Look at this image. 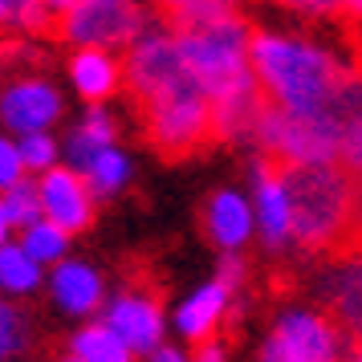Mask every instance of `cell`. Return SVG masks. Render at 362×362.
<instances>
[{"instance_id": "obj_5", "label": "cell", "mask_w": 362, "mask_h": 362, "mask_svg": "<svg viewBox=\"0 0 362 362\" xmlns=\"http://www.w3.org/2000/svg\"><path fill=\"white\" fill-rule=\"evenodd\" d=\"M342 127L346 122L334 115H293L264 98L252 139L264 155L285 159V163H338Z\"/></svg>"}, {"instance_id": "obj_18", "label": "cell", "mask_w": 362, "mask_h": 362, "mask_svg": "<svg viewBox=\"0 0 362 362\" xmlns=\"http://www.w3.org/2000/svg\"><path fill=\"white\" fill-rule=\"evenodd\" d=\"M53 293L69 313H94L102 305V281L86 264H62L53 273Z\"/></svg>"}, {"instance_id": "obj_12", "label": "cell", "mask_w": 362, "mask_h": 362, "mask_svg": "<svg viewBox=\"0 0 362 362\" xmlns=\"http://www.w3.org/2000/svg\"><path fill=\"white\" fill-rule=\"evenodd\" d=\"M208 102H212V143H240V139H252L257 115L264 106V90L257 74H248L245 82H236L232 90Z\"/></svg>"}, {"instance_id": "obj_25", "label": "cell", "mask_w": 362, "mask_h": 362, "mask_svg": "<svg viewBox=\"0 0 362 362\" xmlns=\"http://www.w3.org/2000/svg\"><path fill=\"white\" fill-rule=\"evenodd\" d=\"M17 350H25V322L13 305L0 301V358H8Z\"/></svg>"}, {"instance_id": "obj_6", "label": "cell", "mask_w": 362, "mask_h": 362, "mask_svg": "<svg viewBox=\"0 0 362 362\" xmlns=\"http://www.w3.org/2000/svg\"><path fill=\"white\" fill-rule=\"evenodd\" d=\"M143 33H147V8L139 0H74L66 13H53L45 41L127 49Z\"/></svg>"}, {"instance_id": "obj_32", "label": "cell", "mask_w": 362, "mask_h": 362, "mask_svg": "<svg viewBox=\"0 0 362 362\" xmlns=\"http://www.w3.org/2000/svg\"><path fill=\"white\" fill-rule=\"evenodd\" d=\"M45 4H49L53 13H66V8H69V4H74V0H45Z\"/></svg>"}, {"instance_id": "obj_34", "label": "cell", "mask_w": 362, "mask_h": 362, "mask_svg": "<svg viewBox=\"0 0 362 362\" xmlns=\"http://www.w3.org/2000/svg\"><path fill=\"white\" fill-rule=\"evenodd\" d=\"M228 4H232V0H228Z\"/></svg>"}, {"instance_id": "obj_19", "label": "cell", "mask_w": 362, "mask_h": 362, "mask_svg": "<svg viewBox=\"0 0 362 362\" xmlns=\"http://www.w3.org/2000/svg\"><path fill=\"white\" fill-rule=\"evenodd\" d=\"M66 354L69 358H82V362H127L134 350L122 342L110 326H86L69 338Z\"/></svg>"}, {"instance_id": "obj_14", "label": "cell", "mask_w": 362, "mask_h": 362, "mask_svg": "<svg viewBox=\"0 0 362 362\" xmlns=\"http://www.w3.org/2000/svg\"><path fill=\"white\" fill-rule=\"evenodd\" d=\"M199 224H204V236H208L216 248L236 252V248L252 236L257 216H252V208H248L236 192H216V196H208V204H204Z\"/></svg>"}, {"instance_id": "obj_23", "label": "cell", "mask_w": 362, "mask_h": 362, "mask_svg": "<svg viewBox=\"0 0 362 362\" xmlns=\"http://www.w3.org/2000/svg\"><path fill=\"white\" fill-rule=\"evenodd\" d=\"M66 232L57 228L53 220H33V224H25V252L33 257V261H57L62 252H66Z\"/></svg>"}, {"instance_id": "obj_1", "label": "cell", "mask_w": 362, "mask_h": 362, "mask_svg": "<svg viewBox=\"0 0 362 362\" xmlns=\"http://www.w3.org/2000/svg\"><path fill=\"white\" fill-rule=\"evenodd\" d=\"M248 66L261 82L264 98L293 110V115H334L350 122L362 110V78L346 69L334 53L317 49L310 41L277 33L248 37Z\"/></svg>"}, {"instance_id": "obj_16", "label": "cell", "mask_w": 362, "mask_h": 362, "mask_svg": "<svg viewBox=\"0 0 362 362\" xmlns=\"http://www.w3.org/2000/svg\"><path fill=\"white\" fill-rule=\"evenodd\" d=\"M69 78H74V86H78V94H82L86 102H102L118 90L122 69H118V62L110 57V49L82 45V49L74 53V62H69Z\"/></svg>"}, {"instance_id": "obj_13", "label": "cell", "mask_w": 362, "mask_h": 362, "mask_svg": "<svg viewBox=\"0 0 362 362\" xmlns=\"http://www.w3.org/2000/svg\"><path fill=\"white\" fill-rule=\"evenodd\" d=\"M252 180H257V224H261V240L264 248H281L289 245V199H285V187H281V171L277 163L264 155L261 163L252 167Z\"/></svg>"}, {"instance_id": "obj_33", "label": "cell", "mask_w": 362, "mask_h": 362, "mask_svg": "<svg viewBox=\"0 0 362 362\" xmlns=\"http://www.w3.org/2000/svg\"><path fill=\"white\" fill-rule=\"evenodd\" d=\"M4 232H8V216H4V204H0V245H4Z\"/></svg>"}, {"instance_id": "obj_26", "label": "cell", "mask_w": 362, "mask_h": 362, "mask_svg": "<svg viewBox=\"0 0 362 362\" xmlns=\"http://www.w3.org/2000/svg\"><path fill=\"white\" fill-rule=\"evenodd\" d=\"M21 159H25V167H37V171H45V167L53 163V139L41 131H29V139L21 143Z\"/></svg>"}, {"instance_id": "obj_29", "label": "cell", "mask_w": 362, "mask_h": 362, "mask_svg": "<svg viewBox=\"0 0 362 362\" xmlns=\"http://www.w3.org/2000/svg\"><path fill=\"white\" fill-rule=\"evenodd\" d=\"M285 8H293V13H310V17H329V13H338V0H277Z\"/></svg>"}, {"instance_id": "obj_15", "label": "cell", "mask_w": 362, "mask_h": 362, "mask_svg": "<svg viewBox=\"0 0 362 362\" xmlns=\"http://www.w3.org/2000/svg\"><path fill=\"white\" fill-rule=\"evenodd\" d=\"M0 115L17 131H41V127H49L53 118L62 115V98L45 82H17L0 98Z\"/></svg>"}, {"instance_id": "obj_10", "label": "cell", "mask_w": 362, "mask_h": 362, "mask_svg": "<svg viewBox=\"0 0 362 362\" xmlns=\"http://www.w3.org/2000/svg\"><path fill=\"white\" fill-rule=\"evenodd\" d=\"M317 297L346 342L362 338V248H342L317 281Z\"/></svg>"}, {"instance_id": "obj_28", "label": "cell", "mask_w": 362, "mask_h": 362, "mask_svg": "<svg viewBox=\"0 0 362 362\" xmlns=\"http://www.w3.org/2000/svg\"><path fill=\"white\" fill-rule=\"evenodd\" d=\"M21 175H25V159H21V151L13 147V143L0 139V187H8V183L21 180Z\"/></svg>"}, {"instance_id": "obj_31", "label": "cell", "mask_w": 362, "mask_h": 362, "mask_svg": "<svg viewBox=\"0 0 362 362\" xmlns=\"http://www.w3.org/2000/svg\"><path fill=\"white\" fill-rule=\"evenodd\" d=\"M338 8H346L350 17H362V0H338Z\"/></svg>"}, {"instance_id": "obj_9", "label": "cell", "mask_w": 362, "mask_h": 362, "mask_svg": "<svg viewBox=\"0 0 362 362\" xmlns=\"http://www.w3.org/2000/svg\"><path fill=\"white\" fill-rule=\"evenodd\" d=\"M106 326L115 329L131 350H155L163 338V285L151 281L147 273H134L131 269V293L118 297L110 313H106Z\"/></svg>"}, {"instance_id": "obj_2", "label": "cell", "mask_w": 362, "mask_h": 362, "mask_svg": "<svg viewBox=\"0 0 362 362\" xmlns=\"http://www.w3.org/2000/svg\"><path fill=\"white\" fill-rule=\"evenodd\" d=\"M273 163L289 199V240L305 252H342L350 240L354 175L342 163H285V159Z\"/></svg>"}, {"instance_id": "obj_7", "label": "cell", "mask_w": 362, "mask_h": 362, "mask_svg": "<svg viewBox=\"0 0 362 362\" xmlns=\"http://www.w3.org/2000/svg\"><path fill=\"white\" fill-rule=\"evenodd\" d=\"M134 118H139L143 143L167 163L192 159L204 147H212V102H208V94H183V98L155 102V106L134 110Z\"/></svg>"}, {"instance_id": "obj_24", "label": "cell", "mask_w": 362, "mask_h": 362, "mask_svg": "<svg viewBox=\"0 0 362 362\" xmlns=\"http://www.w3.org/2000/svg\"><path fill=\"white\" fill-rule=\"evenodd\" d=\"M338 163L354 175V180H362V110L350 122L342 127V143H338Z\"/></svg>"}, {"instance_id": "obj_11", "label": "cell", "mask_w": 362, "mask_h": 362, "mask_svg": "<svg viewBox=\"0 0 362 362\" xmlns=\"http://www.w3.org/2000/svg\"><path fill=\"white\" fill-rule=\"evenodd\" d=\"M37 192H41V216L53 220L66 236L86 232L94 224V192H90V183L78 171L49 163L41 183H37Z\"/></svg>"}, {"instance_id": "obj_4", "label": "cell", "mask_w": 362, "mask_h": 362, "mask_svg": "<svg viewBox=\"0 0 362 362\" xmlns=\"http://www.w3.org/2000/svg\"><path fill=\"white\" fill-rule=\"evenodd\" d=\"M118 69H122L118 90H127L131 110H143V106H155V102H167V98H183V94H204V86L187 69L171 33L134 37L122 49Z\"/></svg>"}, {"instance_id": "obj_27", "label": "cell", "mask_w": 362, "mask_h": 362, "mask_svg": "<svg viewBox=\"0 0 362 362\" xmlns=\"http://www.w3.org/2000/svg\"><path fill=\"white\" fill-rule=\"evenodd\" d=\"M78 134H82L86 143H94V147H110L115 143V122H110L106 110H90V118H86V127Z\"/></svg>"}, {"instance_id": "obj_8", "label": "cell", "mask_w": 362, "mask_h": 362, "mask_svg": "<svg viewBox=\"0 0 362 362\" xmlns=\"http://www.w3.org/2000/svg\"><path fill=\"white\" fill-rule=\"evenodd\" d=\"M342 350V334L326 313L317 310H289L277 317L273 334L264 338V362H329Z\"/></svg>"}, {"instance_id": "obj_22", "label": "cell", "mask_w": 362, "mask_h": 362, "mask_svg": "<svg viewBox=\"0 0 362 362\" xmlns=\"http://www.w3.org/2000/svg\"><path fill=\"white\" fill-rule=\"evenodd\" d=\"M0 285L4 289H17V293H25V289L37 285V261L21 245L17 248L0 245Z\"/></svg>"}, {"instance_id": "obj_3", "label": "cell", "mask_w": 362, "mask_h": 362, "mask_svg": "<svg viewBox=\"0 0 362 362\" xmlns=\"http://www.w3.org/2000/svg\"><path fill=\"white\" fill-rule=\"evenodd\" d=\"M175 45H180L187 69L196 74V82L204 86V94L216 98L232 90L236 82H245L252 66H248V37H252V25L236 13H224V17L208 21V25H196V29H180Z\"/></svg>"}, {"instance_id": "obj_21", "label": "cell", "mask_w": 362, "mask_h": 362, "mask_svg": "<svg viewBox=\"0 0 362 362\" xmlns=\"http://www.w3.org/2000/svg\"><path fill=\"white\" fill-rule=\"evenodd\" d=\"M0 204H4V216H8V224H33V220H41V192H37V183H29L25 175L21 180H13L8 187H4V196H0Z\"/></svg>"}, {"instance_id": "obj_17", "label": "cell", "mask_w": 362, "mask_h": 362, "mask_svg": "<svg viewBox=\"0 0 362 362\" xmlns=\"http://www.w3.org/2000/svg\"><path fill=\"white\" fill-rule=\"evenodd\" d=\"M228 289L220 285V281H212V285H204L192 301H183V310H180V329H183V338L192 346L199 342H208L216 329L224 326V313H228Z\"/></svg>"}, {"instance_id": "obj_30", "label": "cell", "mask_w": 362, "mask_h": 362, "mask_svg": "<svg viewBox=\"0 0 362 362\" xmlns=\"http://www.w3.org/2000/svg\"><path fill=\"white\" fill-rule=\"evenodd\" d=\"M151 354H155V358H163V362H180L183 358V350H171V346H155Z\"/></svg>"}, {"instance_id": "obj_20", "label": "cell", "mask_w": 362, "mask_h": 362, "mask_svg": "<svg viewBox=\"0 0 362 362\" xmlns=\"http://www.w3.org/2000/svg\"><path fill=\"white\" fill-rule=\"evenodd\" d=\"M127 159L115 151V143L110 147H98L94 151V159L86 163V183H90V192H98V196H115L118 187L127 183Z\"/></svg>"}]
</instances>
